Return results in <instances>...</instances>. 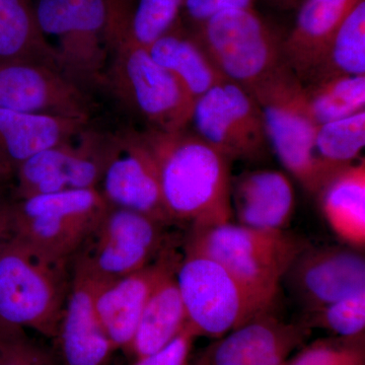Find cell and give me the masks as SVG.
Listing matches in <instances>:
<instances>
[{
	"mask_svg": "<svg viewBox=\"0 0 365 365\" xmlns=\"http://www.w3.org/2000/svg\"><path fill=\"white\" fill-rule=\"evenodd\" d=\"M314 146L319 158L333 169L354 163L365 146V110L318 125Z\"/></svg>",
	"mask_w": 365,
	"mask_h": 365,
	"instance_id": "obj_29",
	"label": "cell"
},
{
	"mask_svg": "<svg viewBox=\"0 0 365 365\" xmlns=\"http://www.w3.org/2000/svg\"><path fill=\"white\" fill-rule=\"evenodd\" d=\"M157 158L163 198L175 225L208 227L232 222L230 162L188 128L143 131Z\"/></svg>",
	"mask_w": 365,
	"mask_h": 365,
	"instance_id": "obj_1",
	"label": "cell"
},
{
	"mask_svg": "<svg viewBox=\"0 0 365 365\" xmlns=\"http://www.w3.org/2000/svg\"><path fill=\"white\" fill-rule=\"evenodd\" d=\"M352 247L307 246L288 269L295 297L314 311L365 290V259Z\"/></svg>",
	"mask_w": 365,
	"mask_h": 365,
	"instance_id": "obj_15",
	"label": "cell"
},
{
	"mask_svg": "<svg viewBox=\"0 0 365 365\" xmlns=\"http://www.w3.org/2000/svg\"><path fill=\"white\" fill-rule=\"evenodd\" d=\"M108 208L98 189L14 200V235L49 256L72 260Z\"/></svg>",
	"mask_w": 365,
	"mask_h": 365,
	"instance_id": "obj_9",
	"label": "cell"
},
{
	"mask_svg": "<svg viewBox=\"0 0 365 365\" xmlns=\"http://www.w3.org/2000/svg\"><path fill=\"white\" fill-rule=\"evenodd\" d=\"M311 334L304 324L285 323L268 313L215 341L204 351L208 365H287Z\"/></svg>",
	"mask_w": 365,
	"mask_h": 365,
	"instance_id": "obj_17",
	"label": "cell"
},
{
	"mask_svg": "<svg viewBox=\"0 0 365 365\" xmlns=\"http://www.w3.org/2000/svg\"><path fill=\"white\" fill-rule=\"evenodd\" d=\"M191 124L230 162H256L267 155L270 144L260 107L249 91L232 81H222L196 100Z\"/></svg>",
	"mask_w": 365,
	"mask_h": 365,
	"instance_id": "obj_12",
	"label": "cell"
},
{
	"mask_svg": "<svg viewBox=\"0 0 365 365\" xmlns=\"http://www.w3.org/2000/svg\"><path fill=\"white\" fill-rule=\"evenodd\" d=\"M0 365H55L45 350L21 329L0 328Z\"/></svg>",
	"mask_w": 365,
	"mask_h": 365,
	"instance_id": "obj_32",
	"label": "cell"
},
{
	"mask_svg": "<svg viewBox=\"0 0 365 365\" xmlns=\"http://www.w3.org/2000/svg\"><path fill=\"white\" fill-rule=\"evenodd\" d=\"M71 267V289L54 338L55 365H109L116 350L96 312L100 281L72 263Z\"/></svg>",
	"mask_w": 365,
	"mask_h": 365,
	"instance_id": "obj_16",
	"label": "cell"
},
{
	"mask_svg": "<svg viewBox=\"0 0 365 365\" xmlns=\"http://www.w3.org/2000/svg\"><path fill=\"white\" fill-rule=\"evenodd\" d=\"M309 245L287 230H264L227 222L191 227L184 250L212 259L270 309L288 269Z\"/></svg>",
	"mask_w": 365,
	"mask_h": 365,
	"instance_id": "obj_3",
	"label": "cell"
},
{
	"mask_svg": "<svg viewBox=\"0 0 365 365\" xmlns=\"http://www.w3.org/2000/svg\"><path fill=\"white\" fill-rule=\"evenodd\" d=\"M257 0H186L181 20L190 28H195L223 11L255 9Z\"/></svg>",
	"mask_w": 365,
	"mask_h": 365,
	"instance_id": "obj_34",
	"label": "cell"
},
{
	"mask_svg": "<svg viewBox=\"0 0 365 365\" xmlns=\"http://www.w3.org/2000/svg\"><path fill=\"white\" fill-rule=\"evenodd\" d=\"M176 278L187 321L198 337L220 339L269 312L227 269L203 255L184 250Z\"/></svg>",
	"mask_w": 365,
	"mask_h": 365,
	"instance_id": "obj_8",
	"label": "cell"
},
{
	"mask_svg": "<svg viewBox=\"0 0 365 365\" xmlns=\"http://www.w3.org/2000/svg\"><path fill=\"white\" fill-rule=\"evenodd\" d=\"M278 9H282L283 4H284V0H271Z\"/></svg>",
	"mask_w": 365,
	"mask_h": 365,
	"instance_id": "obj_38",
	"label": "cell"
},
{
	"mask_svg": "<svg viewBox=\"0 0 365 365\" xmlns=\"http://www.w3.org/2000/svg\"><path fill=\"white\" fill-rule=\"evenodd\" d=\"M151 58L170 72L194 100L227 81L195 33L180 19L167 33L146 47Z\"/></svg>",
	"mask_w": 365,
	"mask_h": 365,
	"instance_id": "obj_23",
	"label": "cell"
},
{
	"mask_svg": "<svg viewBox=\"0 0 365 365\" xmlns=\"http://www.w3.org/2000/svg\"><path fill=\"white\" fill-rule=\"evenodd\" d=\"M14 237V199L0 195V258Z\"/></svg>",
	"mask_w": 365,
	"mask_h": 365,
	"instance_id": "obj_35",
	"label": "cell"
},
{
	"mask_svg": "<svg viewBox=\"0 0 365 365\" xmlns=\"http://www.w3.org/2000/svg\"><path fill=\"white\" fill-rule=\"evenodd\" d=\"M304 326L321 328L344 339L364 337L365 290L307 312Z\"/></svg>",
	"mask_w": 365,
	"mask_h": 365,
	"instance_id": "obj_30",
	"label": "cell"
},
{
	"mask_svg": "<svg viewBox=\"0 0 365 365\" xmlns=\"http://www.w3.org/2000/svg\"><path fill=\"white\" fill-rule=\"evenodd\" d=\"M16 60L58 68L54 49L38 23L35 0H0V61Z\"/></svg>",
	"mask_w": 365,
	"mask_h": 365,
	"instance_id": "obj_26",
	"label": "cell"
},
{
	"mask_svg": "<svg viewBox=\"0 0 365 365\" xmlns=\"http://www.w3.org/2000/svg\"><path fill=\"white\" fill-rule=\"evenodd\" d=\"M98 191L112 207L143 213L174 225L163 202L160 170L143 131L114 134L111 155Z\"/></svg>",
	"mask_w": 365,
	"mask_h": 365,
	"instance_id": "obj_13",
	"label": "cell"
},
{
	"mask_svg": "<svg viewBox=\"0 0 365 365\" xmlns=\"http://www.w3.org/2000/svg\"><path fill=\"white\" fill-rule=\"evenodd\" d=\"M188 365H208V364L205 355H204L202 352L200 355H198L196 359L190 360Z\"/></svg>",
	"mask_w": 365,
	"mask_h": 365,
	"instance_id": "obj_37",
	"label": "cell"
},
{
	"mask_svg": "<svg viewBox=\"0 0 365 365\" xmlns=\"http://www.w3.org/2000/svg\"><path fill=\"white\" fill-rule=\"evenodd\" d=\"M178 256L170 246L146 267L98 285L96 312L115 350L128 349L153 285Z\"/></svg>",
	"mask_w": 365,
	"mask_h": 365,
	"instance_id": "obj_18",
	"label": "cell"
},
{
	"mask_svg": "<svg viewBox=\"0 0 365 365\" xmlns=\"http://www.w3.org/2000/svg\"><path fill=\"white\" fill-rule=\"evenodd\" d=\"M287 365H365L364 337L316 341L288 359Z\"/></svg>",
	"mask_w": 365,
	"mask_h": 365,
	"instance_id": "obj_31",
	"label": "cell"
},
{
	"mask_svg": "<svg viewBox=\"0 0 365 365\" xmlns=\"http://www.w3.org/2000/svg\"><path fill=\"white\" fill-rule=\"evenodd\" d=\"M90 121L0 109V158L14 173L29 158L78 135Z\"/></svg>",
	"mask_w": 365,
	"mask_h": 365,
	"instance_id": "obj_21",
	"label": "cell"
},
{
	"mask_svg": "<svg viewBox=\"0 0 365 365\" xmlns=\"http://www.w3.org/2000/svg\"><path fill=\"white\" fill-rule=\"evenodd\" d=\"M0 109L91 120V93L58 68L39 62L0 61Z\"/></svg>",
	"mask_w": 365,
	"mask_h": 365,
	"instance_id": "obj_14",
	"label": "cell"
},
{
	"mask_svg": "<svg viewBox=\"0 0 365 365\" xmlns=\"http://www.w3.org/2000/svg\"><path fill=\"white\" fill-rule=\"evenodd\" d=\"M13 176H14V170L0 158V195H2V188L6 186V182H9Z\"/></svg>",
	"mask_w": 365,
	"mask_h": 365,
	"instance_id": "obj_36",
	"label": "cell"
},
{
	"mask_svg": "<svg viewBox=\"0 0 365 365\" xmlns=\"http://www.w3.org/2000/svg\"><path fill=\"white\" fill-rule=\"evenodd\" d=\"M191 29L225 79L247 91L285 66L283 38L255 9L223 11Z\"/></svg>",
	"mask_w": 365,
	"mask_h": 365,
	"instance_id": "obj_7",
	"label": "cell"
},
{
	"mask_svg": "<svg viewBox=\"0 0 365 365\" xmlns=\"http://www.w3.org/2000/svg\"><path fill=\"white\" fill-rule=\"evenodd\" d=\"M260 107L269 144L287 172L318 195L338 170L319 158L314 146L318 124L299 78L285 66L249 90Z\"/></svg>",
	"mask_w": 365,
	"mask_h": 365,
	"instance_id": "obj_4",
	"label": "cell"
},
{
	"mask_svg": "<svg viewBox=\"0 0 365 365\" xmlns=\"http://www.w3.org/2000/svg\"><path fill=\"white\" fill-rule=\"evenodd\" d=\"M110 47L102 86L148 129L188 128L195 100L182 83L151 58L146 47L125 39L112 40Z\"/></svg>",
	"mask_w": 365,
	"mask_h": 365,
	"instance_id": "obj_5",
	"label": "cell"
},
{
	"mask_svg": "<svg viewBox=\"0 0 365 365\" xmlns=\"http://www.w3.org/2000/svg\"><path fill=\"white\" fill-rule=\"evenodd\" d=\"M304 86L309 111L318 125L364 111L365 76H334Z\"/></svg>",
	"mask_w": 365,
	"mask_h": 365,
	"instance_id": "obj_28",
	"label": "cell"
},
{
	"mask_svg": "<svg viewBox=\"0 0 365 365\" xmlns=\"http://www.w3.org/2000/svg\"><path fill=\"white\" fill-rule=\"evenodd\" d=\"M365 76V0H360L335 34L307 83L334 76Z\"/></svg>",
	"mask_w": 365,
	"mask_h": 365,
	"instance_id": "obj_27",
	"label": "cell"
},
{
	"mask_svg": "<svg viewBox=\"0 0 365 365\" xmlns=\"http://www.w3.org/2000/svg\"><path fill=\"white\" fill-rule=\"evenodd\" d=\"M322 212L331 230L347 246H365V162L343 168L319 192Z\"/></svg>",
	"mask_w": 365,
	"mask_h": 365,
	"instance_id": "obj_24",
	"label": "cell"
},
{
	"mask_svg": "<svg viewBox=\"0 0 365 365\" xmlns=\"http://www.w3.org/2000/svg\"><path fill=\"white\" fill-rule=\"evenodd\" d=\"M38 23L59 71L91 93L103 85L110 47L109 0H35Z\"/></svg>",
	"mask_w": 365,
	"mask_h": 365,
	"instance_id": "obj_6",
	"label": "cell"
},
{
	"mask_svg": "<svg viewBox=\"0 0 365 365\" xmlns=\"http://www.w3.org/2000/svg\"><path fill=\"white\" fill-rule=\"evenodd\" d=\"M232 206L239 225L287 230L295 210L294 186L279 170L245 173L232 182Z\"/></svg>",
	"mask_w": 365,
	"mask_h": 365,
	"instance_id": "obj_20",
	"label": "cell"
},
{
	"mask_svg": "<svg viewBox=\"0 0 365 365\" xmlns=\"http://www.w3.org/2000/svg\"><path fill=\"white\" fill-rule=\"evenodd\" d=\"M180 257L165 269L146 300L133 339L125 351L133 360L160 351L188 323L176 278Z\"/></svg>",
	"mask_w": 365,
	"mask_h": 365,
	"instance_id": "obj_22",
	"label": "cell"
},
{
	"mask_svg": "<svg viewBox=\"0 0 365 365\" xmlns=\"http://www.w3.org/2000/svg\"><path fill=\"white\" fill-rule=\"evenodd\" d=\"M360 0H302L283 38L285 64L306 83L321 64L338 29Z\"/></svg>",
	"mask_w": 365,
	"mask_h": 365,
	"instance_id": "obj_19",
	"label": "cell"
},
{
	"mask_svg": "<svg viewBox=\"0 0 365 365\" xmlns=\"http://www.w3.org/2000/svg\"><path fill=\"white\" fill-rule=\"evenodd\" d=\"M169 227L143 213L109 206L71 263L100 282L124 277L173 246L165 232Z\"/></svg>",
	"mask_w": 365,
	"mask_h": 365,
	"instance_id": "obj_10",
	"label": "cell"
},
{
	"mask_svg": "<svg viewBox=\"0 0 365 365\" xmlns=\"http://www.w3.org/2000/svg\"><path fill=\"white\" fill-rule=\"evenodd\" d=\"M186 0H109V41L125 39L148 47L170 30Z\"/></svg>",
	"mask_w": 365,
	"mask_h": 365,
	"instance_id": "obj_25",
	"label": "cell"
},
{
	"mask_svg": "<svg viewBox=\"0 0 365 365\" xmlns=\"http://www.w3.org/2000/svg\"><path fill=\"white\" fill-rule=\"evenodd\" d=\"M113 144L114 134L88 125L66 143L29 158L14 170V200L68 190L98 189Z\"/></svg>",
	"mask_w": 365,
	"mask_h": 365,
	"instance_id": "obj_11",
	"label": "cell"
},
{
	"mask_svg": "<svg viewBox=\"0 0 365 365\" xmlns=\"http://www.w3.org/2000/svg\"><path fill=\"white\" fill-rule=\"evenodd\" d=\"M71 278V260L49 256L14 235L0 258V328L54 340Z\"/></svg>",
	"mask_w": 365,
	"mask_h": 365,
	"instance_id": "obj_2",
	"label": "cell"
},
{
	"mask_svg": "<svg viewBox=\"0 0 365 365\" xmlns=\"http://www.w3.org/2000/svg\"><path fill=\"white\" fill-rule=\"evenodd\" d=\"M197 337L192 327L187 323L182 332L160 351L133 360L130 365H188Z\"/></svg>",
	"mask_w": 365,
	"mask_h": 365,
	"instance_id": "obj_33",
	"label": "cell"
}]
</instances>
